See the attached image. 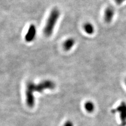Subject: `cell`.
<instances>
[{
    "label": "cell",
    "mask_w": 126,
    "mask_h": 126,
    "mask_svg": "<svg viewBox=\"0 0 126 126\" xmlns=\"http://www.w3.org/2000/svg\"><path fill=\"white\" fill-rule=\"evenodd\" d=\"M55 87V84L53 81L46 80L40 83L36 84L30 81L26 86L25 95L27 105L30 108H32L35 105V92L42 93L46 89H53Z\"/></svg>",
    "instance_id": "cell-1"
},
{
    "label": "cell",
    "mask_w": 126,
    "mask_h": 126,
    "mask_svg": "<svg viewBox=\"0 0 126 126\" xmlns=\"http://www.w3.org/2000/svg\"><path fill=\"white\" fill-rule=\"evenodd\" d=\"M60 10L56 8L51 11L44 30V33L46 36L49 37L52 35L55 25L60 18Z\"/></svg>",
    "instance_id": "cell-2"
},
{
    "label": "cell",
    "mask_w": 126,
    "mask_h": 126,
    "mask_svg": "<svg viewBox=\"0 0 126 126\" xmlns=\"http://www.w3.org/2000/svg\"><path fill=\"white\" fill-rule=\"evenodd\" d=\"M115 14V10L111 6H109L106 9L104 12V19L105 23L109 24L111 23L114 17Z\"/></svg>",
    "instance_id": "cell-3"
},
{
    "label": "cell",
    "mask_w": 126,
    "mask_h": 126,
    "mask_svg": "<svg viewBox=\"0 0 126 126\" xmlns=\"http://www.w3.org/2000/svg\"><path fill=\"white\" fill-rule=\"evenodd\" d=\"M36 35V28L33 24H32L29 27L27 32L25 35V39L27 42H32L35 38Z\"/></svg>",
    "instance_id": "cell-4"
},
{
    "label": "cell",
    "mask_w": 126,
    "mask_h": 126,
    "mask_svg": "<svg viewBox=\"0 0 126 126\" xmlns=\"http://www.w3.org/2000/svg\"><path fill=\"white\" fill-rule=\"evenodd\" d=\"M84 30L88 35H93L94 32V27L90 23H86L84 25Z\"/></svg>",
    "instance_id": "cell-5"
},
{
    "label": "cell",
    "mask_w": 126,
    "mask_h": 126,
    "mask_svg": "<svg viewBox=\"0 0 126 126\" xmlns=\"http://www.w3.org/2000/svg\"><path fill=\"white\" fill-rule=\"evenodd\" d=\"M75 44V40L73 38H69L64 43V48L66 50H69L73 48Z\"/></svg>",
    "instance_id": "cell-6"
},
{
    "label": "cell",
    "mask_w": 126,
    "mask_h": 126,
    "mask_svg": "<svg viewBox=\"0 0 126 126\" xmlns=\"http://www.w3.org/2000/svg\"><path fill=\"white\" fill-rule=\"evenodd\" d=\"M84 107L86 111L89 113L93 112L95 109V106H94V102L90 101H87L85 104Z\"/></svg>",
    "instance_id": "cell-7"
},
{
    "label": "cell",
    "mask_w": 126,
    "mask_h": 126,
    "mask_svg": "<svg viewBox=\"0 0 126 126\" xmlns=\"http://www.w3.org/2000/svg\"><path fill=\"white\" fill-rule=\"evenodd\" d=\"M116 3L117 5H121L122 4H123L124 2L126 1V0H114Z\"/></svg>",
    "instance_id": "cell-8"
},
{
    "label": "cell",
    "mask_w": 126,
    "mask_h": 126,
    "mask_svg": "<svg viewBox=\"0 0 126 126\" xmlns=\"http://www.w3.org/2000/svg\"><path fill=\"white\" fill-rule=\"evenodd\" d=\"M64 126H74V124L72 121H67L65 123Z\"/></svg>",
    "instance_id": "cell-9"
},
{
    "label": "cell",
    "mask_w": 126,
    "mask_h": 126,
    "mask_svg": "<svg viewBox=\"0 0 126 126\" xmlns=\"http://www.w3.org/2000/svg\"><path fill=\"white\" fill-rule=\"evenodd\" d=\"M125 85L126 86V78L125 79Z\"/></svg>",
    "instance_id": "cell-10"
}]
</instances>
